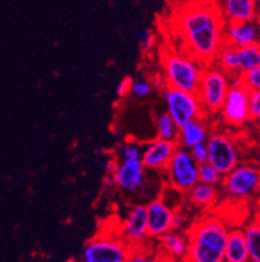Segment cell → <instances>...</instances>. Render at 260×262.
I'll use <instances>...</instances> for the list:
<instances>
[{
	"instance_id": "8992f818",
	"label": "cell",
	"mask_w": 260,
	"mask_h": 262,
	"mask_svg": "<svg viewBox=\"0 0 260 262\" xmlns=\"http://www.w3.org/2000/svg\"><path fill=\"white\" fill-rule=\"evenodd\" d=\"M169 183L180 192H189L199 182V164L193 159L189 149L177 147L167 166Z\"/></svg>"
},
{
	"instance_id": "277c9868",
	"label": "cell",
	"mask_w": 260,
	"mask_h": 262,
	"mask_svg": "<svg viewBox=\"0 0 260 262\" xmlns=\"http://www.w3.org/2000/svg\"><path fill=\"white\" fill-rule=\"evenodd\" d=\"M132 248L124 237L100 236L83 247L81 259L85 262L130 261Z\"/></svg>"
},
{
	"instance_id": "5bb4252c",
	"label": "cell",
	"mask_w": 260,
	"mask_h": 262,
	"mask_svg": "<svg viewBox=\"0 0 260 262\" xmlns=\"http://www.w3.org/2000/svg\"><path fill=\"white\" fill-rule=\"evenodd\" d=\"M177 142L169 141L157 137L155 141L149 144L142 153V163L145 168L151 170H161L167 168L172 156L177 149Z\"/></svg>"
},
{
	"instance_id": "d4e9b609",
	"label": "cell",
	"mask_w": 260,
	"mask_h": 262,
	"mask_svg": "<svg viewBox=\"0 0 260 262\" xmlns=\"http://www.w3.org/2000/svg\"><path fill=\"white\" fill-rule=\"evenodd\" d=\"M240 78L250 90H260V66L240 75Z\"/></svg>"
},
{
	"instance_id": "ba28073f",
	"label": "cell",
	"mask_w": 260,
	"mask_h": 262,
	"mask_svg": "<svg viewBox=\"0 0 260 262\" xmlns=\"http://www.w3.org/2000/svg\"><path fill=\"white\" fill-rule=\"evenodd\" d=\"M224 189L234 199L251 196L260 189V168L252 164H237L225 175Z\"/></svg>"
},
{
	"instance_id": "9c48e42d",
	"label": "cell",
	"mask_w": 260,
	"mask_h": 262,
	"mask_svg": "<svg viewBox=\"0 0 260 262\" xmlns=\"http://www.w3.org/2000/svg\"><path fill=\"white\" fill-rule=\"evenodd\" d=\"M219 61L226 72L242 75L260 66V43L255 42L245 47L225 46L219 52Z\"/></svg>"
},
{
	"instance_id": "f1b7e54d",
	"label": "cell",
	"mask_w": 260,
	"mask_h": 262,
	"mask_svg": "<svg viewBox=\"0 0 260 262\" xmlns=\"http://www.w3.org/2000/svg\"><path fill=\"white\" fill-rule=\"evenodd\" d=\"M138 37H139L140 47L145 51H150L155 46V35L149 30H142L140 33H138Z\"/></svg>"
},
{
	"instance_id": "5b68a950",
	"label": "cell",
	"mask_w": 260,
	"mask_h": 262,
	"mask_svg": "<svg viewBox=\"0 0 260 262\" xmlns=\"http://www.w3.org/2000/svg\"><path fill=\"white\" fill-rule=\"evenodd\" d=\"M167 104V114L171 116L178 128L189 121L197 120L202 114V102L197 93L185 92L167 86L163 93Z\"/></svg>"
},
{
	"instance_id": "30bf717a",
	"label": "cell",
	"mask_w": 260,
	"mask_h": 262,
	"mask_svg": "<svg viewBox=\"0 0 260 262\" xmlns=\"http://www.w3.org/2000/svg\"><path fill=\"white\" fill-rule=\"evenodd\" d=\"M208 147V162L219 170L221 175H226L238 164V150L230 137L223 133H215L206 141Z\"/></svg>"
},
{
	"instance_id": "8fae6325",
	"label": "cell",
	"mask_w": 260,
	"mask_h": 262,
	"mask_svg": "<svg viewBox=\"0 0 260 262\" xmlns=\"http://www.w3.org/2000/svg\"><path fill=\"white\" fill-rule=\"evenodd\" d=\"M250 89L241 81L238 76L234 84L230 85L224 103L221 106L223 116L228 123L241 125L250 119L249 110Z\"/></svg>"
},
{
	"instance_id": "cb8c5ba5",
	"label": "cell",
	"mask_w": 260,
	"mask_h": 262,
	"mask_svg": "<svg viewBox=\"0 0 260 262\" xmlns=\"http://www.w3.org/2000/svg\"><path fill=\"white\" fill-rule=\"evenodd\" d=\"M199 182L206 183V184L218 185L221 182V173L216 167H214L209 162L199 164Z\"/></svg>"
},
{
	"instance_id": "7a4b0ae2",
	"label": "cell",
	"mask_w": 260,
	"mask_h": 262,
	"mask_svg": "<svg viewBox=\"0 0 260 262\" xmlns=\"http://www.w3.org/2000/svg\"><path fill=\"white\" fill-rule=\"evenodd\" d=\"M229 230L216 216H206L195 223L187 232L189 252L186 261L224 262Z\"/></svg>"
},
{
	"instance_id": "52a82bcc",
	"label": "cell",
	"mask_w": 260,
	"mask_h": 262,
	"mask_svg": "<svg viewBox=\"0 0 260 262\" xmlns=\"http://www.w3.org/2000/svg\"><path fill=\"white\" fill-rule=\"evenodd\" d=\"M229 88L230 84L225 72L219 70H206L202 73L197 94L202 106L209 111H218L221 110Z\"/></svg>"
},
{
	"instance_id": "ac0fdd59",
	"label": "cell",
	"mask_w": 260,
	"mask_h": 262,
	"mask_svg": "<svg viewBox=\"0 0 260 262\" xmlns=\"http://www.w3.org/2000/svg\"><path fill=\"white\" fill-rule=\"evenodd\" d=\"M160 247L169 259L175 261H186L187 252H189V240L181 231H168L159 237Z\"/></svg>"
},
{
	"instance_id": "4316f807",
	"label": "cell",
	"mask_w": 260,
	"mask_h": 262,
	"mask_svg": "<svg viewBox=\"0 0 260 262\" xmlns=\"http://www.w3.org/2000/svg\"><path fill=\"white\" fill-rule=\"evenodd\" d=\"M189 151L190 154H192L193 159H194L198 164L208 162V147H207L206 142H202V144H198L195 145V146L190 147Z\"/></svg>"
},
{
	"instance_id": "4fadbf2b",
	"label": "cell",
	"mask_w": 260,
	"mask_h": 262,
	"mask_svg": "<svg viewBox=\"0 0 260 262\" xmlns=\"http://www.w3.org/2000/svg\"><path fill=\"white\" fill-rule=\"evenodd\" d=\"M149 237H159L172 230L175 211L167 206L163 200H154L146 206Z\"/></svg>"
},
{
	"instance_id": "d6986e66",
	"label": "cell",
	"mask_w": 260,
	"mask_h": 262,
	"mask_svg": "<svg viewBox=\"0 0 260 262\" xmlns=\"http://www.w3.org/2000/svg\"><path fill=\"white\" fill-rule=\"evenodd\" d=\"M225 262H247L250 261L249 247H247L245 232L241 230L229 231L226 239L225 252H224Z\"/></svg>"
},
{
	"instance_id": "ffe728a7",
	"label": "cell",
	"mask_w": 260,
	"mask_h": 262,
	"mask_svg": "<svg viewBox=\"0 0 260 262\" xmlns=\"http://www.w3.org/2000/svg\"><path fill=\"white\" fill-rule=\"evenodd\" d=\"M207 139H208V133H207L206 125L202 121H199V119H197V120L186 123L185 125L180 128L176 142L181 147L190 149L195 145L206 142Z\"/></svg>"
},
{
	"instance_id": "7402d4cb",
	"label": "cell",
	"mask_w": 260,
	"mask_h": 262,
	"mask_svg": "<svg viewBox=\"0 0 260 262\" xmlns=\"http://www.w3.org/2000/svg\"><path fill=\"white\" fill-rule=\"evenodd\" d=\"M249 247L250 261L260 262V222H254L243 231Z\"/></svg>"
},
{
	"instance_id": "e0dca14e",
	"label": "cell",
	"mask_w": 260,
	"mask_h": 262,
	"mask_svg": "<svg viewBox=\"0 0 260 262\" xmlns=\"http://www.w3.org/2000/svg\"><path fill=\"white\" fill-rule=\"evenodd\" d=\"M223 12L228 24L252 21L257 16L256 0H223Z\"/></svg>"
},
{
	"instance_id": "484cf974",
	"label": "cell",
	"mask_w": 260,
	"mask_h": 262,
	"mask_svg": "<svg viewBox=\"0 0 260 262\" xmlns=\"http://www.w3.org/2000/svg\"><path fill=\"white\" fill-rule=\"evenodd\" d=\"M151 90L152 85L146 80H133L132 88H130V92L137 98H145V97H147L151 93Z\"/></svg>"
},
{
	"instance_id": "3957f363",
	"label": "cell",
	"mask_w": 260,
	"mask_h": 262,
	"mask_svg": "<svg viewBox=\"0 0 260 262\" xmlns=\"http://www.w3.org/2000/svg\"><path fill=\"white\" fill-rule=\"evenodd\" d=\"M163 68L167 85L169 88L197 93L203 71L197 59H190L182 54L169 52L163 58Z\"/></svg>"
},
{
	"instance_id": "2e32d148",
	"label": "cell",
	"mask_w": 260,
	"mask_h": 262,
	"mask_svg": "<svg viewBox=\"0 0 260 262\" xmlns=\"http://www.w3.org/2000/svg\"><path fill=\"white\" fill-rule=\"evenodd\" d=\"M259 30L252 21L229 23L224 30V45L232 47H245L257 42Z\"/></svg>"
},
{
	"instance_id": "9a60e30c",
	"label": "cell",
	"mask_w": 260,
	"mask_h": 262,
	"mask_svg": "<svg viewBox=\"0 0 260 262\" xmlns=\"http://www.w3.org/2000/svg\"><path fill=\"white\" fill-rule=\"evenodd\" d=\"M123 237L132 245H138L149 237L146 206L135 205L129 210L123 225Z\"/></svg>"
},
{
	"instance_id": "f546056e",
	"label": "cell",
	"mask_w": 260,
	"mask_h": 262,
	"mask_svg": "<svg viewBox=\"0 0 260 262\" xmlns=\"http://www.w3.org/2000/svg\"><path fill=\"white\" fill-rule=\"evenodd\" d=\"M186 225H187V219H186V216L181 213H175L173 219H172V230L182 231Z\"/></svg>"
},
{
	"instance_id": "4dcf8cb0",
	"label": "cell",
	"mask_w": 260,
	"mask_h": 262,
	"mask_svg": "<svg viewBox=\"0 0 260 262\" xmlns=\"http://www.w3.org/2000/svg\"><path fill=\"white\" fill-rule=\"evenodd\" d=\"M132 82L133 80L130 77L124 78L117 88V94L120 95V97H124V95L128 94V93L130 92V88H132Z\"/></svg>"
},
{
	"instance_id": "603a6c76",
	"label": "cell",
	"mask_w": 260,
	"mask_h": 262,
	"mask_svg": "<svg viewBox=\"0 0 260 262\" xmlns=\"http://www.w3.org/2000/svg\"><path fill=\"white\" fill-rule=\"evenodd\" d=\"M156 129H157V136L160 139L169 140V141H177L178 137V128L177 124L175 123V120L168 115V114H163L157 118L156 120Z\"/></svg>"
},
{
	"instance_id": "7c38bea8",
	"label": "cell",
	"mask_w": 260,
	"mask_h": 262,
	"mask_svg": "<svg viewBox=\"0 0 260 262\" xmlns=\"http://www.w3.org/2000/svg\"><path fill=\"white\" fill-rule=\"evenodd\" d=\"M114 185L128 192H135L145 182V166L142 157H121L111 172Z\"/></svg>"
},
{
	"instance_id": "44dd1931",
	"label": "cell",
	"mask_w": 260,
	"mask_h": 262,
	"mask_svg": "<svg viewBox=\"0 0 260 262\" xmlns=\"http://www.w3.org/2000/svg\"><path fill=\"white\" fill-rule=\"evenodd\" d=\"M216 185L206 184V183L198 182L192 189L187 192V199L190 204L198 208H204L207 205L214 204L216 197H218V189Z\"/></svg>"
},
{
	"instance_id": "1f68e13d",
	"label": "cell",
	"mask_w": 260,
	"mask_h": 262,
	"mask_svg": "<svg viewBox=\"0 0 260 262\" xmlns=\"http://www.w3.org/2000/svg\"><path fill=\"white\" fill-rule=\"evenodd\" d=\"M257 30H259V33H260V15L257 16Z\"/></svg>"
},
{
	"instance_id": "83f0119b",
	"label": "cell",
	"mask_w": 260,
	"mask_h": 262,
	"mask_svg": "<svg viewBox=\"0 0 260 262\" xmlns=\"http://www.w3.org/2000/svg\"><path fill=\"white\" fill-rule=\"evenodd\" d=\"M249 110H250V119H259V116H260V90H250Z\"/></svg>"
},
{
	"instance_id": "6da1fadb",
	"label": "cell",
	"mask_w": 260,
	"mask_h": 262,
	"mask_svg": "<svg viewBox=\"0 0 260 262\" xmlns=\"http://www.w3.org/2000/svg\"><path fill=\"white\" fill-rule=\"evenodd\" d=\"M178 28L185 46L197 60H212L224 47L225 20L211 7L197 6L185 11Z\"/></svg>"
},
{
	"instance_id": "d6a6232c",
	"label": "cell",
	"mask_w": 260,
	"mask_h": 262,
	"mask_svg": "<svg viewBox=\"0 0 260 262\" xmlns=\"http://www.w3.org/2000/svg\"><path fill=\"white\" fill-rule=\"evenodd\" d=\"M259 121H260V116H259Z\"/></svg>"
}]
</instances>
